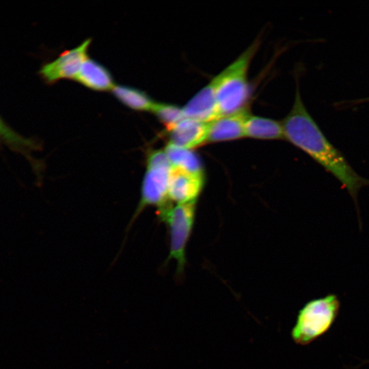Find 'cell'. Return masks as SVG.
<instances>
[{"mask_svg": "<svg viewBox=\"0 0 369 369\" xmlns=\"http://www.w3.org/2000/svg\"><path fill=\"white\" fill-rule=\"evenodd\" d=\"M245 137L258 139H284L281 122L248 114L245 122Z\"/></svg>", "mask_w": 369, "mask_h": 369, "instance_id": "12", "label": "cell"}, {"mask_svg": "<svg viewBox=\"0 0 369 369\" xmlns=\"http://www.w3.org/2000/svg\"><path fill=\"white\" fill-rule=\"evenodd\" d=\"M184 117L208 123L219 117L212 80L182 107Z\"/></svg>", "mask_w": 369, "mask_h": 369, "instance_id": "10", "label": "cell"}, {"mask_svg": "<svg viewBox=\"0 0 369 369\" xmlns=\"http://www.w3.org/2000/svg\"><path fill=\"white\" fill-rule=\"evenodd\" d=\"M259 45L256 40L212 79L219 116L247 109L251 94L247 73Z\"/></svg>", "mask_w": 369, "mask_h": 369, "instance_id": "2", "label": "cell"}, {"mask_svg": "<svg viewBox=\"0 0 369 369\" xmlns=\"http://www.w3.org/2000/svg\"><path fill=\"white\" fill-rule=\"evenodd\" d=\"M0 144L13 150L25 154L40 148V144L32 138L25 137L13 129L0 115Z\"/></svg>", "mask_w": 369, "mask_h": 369, "instance_id": "15", "label": "cell"}, {"mask_svg": "<svg viewBox=\"0 0 369 369\" xmlns=\"http://www.w3.org/2000/svg\"><path fill=\"white\" fill-rule=\"evenodd\" d=\"M284 139L299 148L334 176L357 202L359 189L369 185L343 154L327 139L305 108L296 88L292 107L282 122Z\"/></svg>", "mask_w": 369, "mask_h": 369, "instance_id": "1", "label": "cell"}, {"mask_svg": "<svg viewBox=\"0 0 369 369\" xmlns=\"http://www.w3.org/2000/svg\"><path fill=\"white\" fill-rule=\"evenodd\" d=\"M113 95L124 105L136 111H151L155 102L144 91L124 85H115Z\"/></svg>", "mask_w": 369, "mask_h": 369, "instance_id": "14", "label": "cell"}, {"mask_svg": "<svg viewBox=\"0 0 369 369\" xmlns=\"http://www.w3.org/2000/svg\"><path fill=\"white\" fill-rule=\"evenodd\" d=\"M195 201L170 204L159 209L160 218L167 223L170 232V249L168 260L177 262V274L183 272L185 264V247L193 228Z\"/></svg>", "mask_w": 369, "mask_h": 369, "instance_id": "5", "label": "cell"}, {"mask_svg": "<svg viewBox=\"0 0 369 369\" xmlns=\"http://www.w3.org/2000/svg\"><path fill=\"white\" fill-rule=\"evenodd\" d=\"M340 305L338 297L333 294L307 302L299 311L291 331L294 342L305 346L325 334L336 319Z\"/></svg>", "mask_w": 369, "mask_h": 369, "instance_id": "3", "label": "cell"}, {"mask_svg": "<svg viewBox=\"0 0 369 369\" xmlns=\"http://www.w3.org/2000/svg\"><path fill=\"white\" fill-rule=\"evenodd\" d=\"M204 182V174L191 173L172 167L168 184V198L178 204L195 201Z\"/></svg>", "mask_w": 369, "mask_h": 369, "instance_id": "7", "label": "cell"}, {"mask_svg": "<svg viewBox=\"0 0 369 369\" xmlns=\"http://www.w3.org/2000/svg\"><path fill=\"white\" fill-rule=\"evenodd\" d=\"M91 39L87 38L77 47L65 51L55 59L43 64L38 71L47 83L77 77L83 63L88 57L87 50Z\"/></svg>", "mask_w": 369, "mask_h": 369, "instance_id": "6", "label": "cell"}, {"mask_svg": "<svg viewBox=\"0 0 369 369\" xmlns=\"http://www.w3.org/2000/svg\"><path fill=\"white\" fill-rule=\"evenodd\" d=\"M164 151L172 167L191 173L204 174L201 161L198 155L191 149L168 142Z\"/></svg>", "mask_w": 369, "mask_h": 369, "instance_id": "13", "label": "cell"}, {"mask_svg": "<svg viewBox=\"0 0 369 369\" xmlns=\"http://www.w3.org/2000/svg\"><path fill=\"white\" fill-rule=\"evenodd\" d=\"M86 87L96 91H107L115 86L109 71L97 61L87 57L74 79Z\"/></svg>", "mask_w": 369, "mask_h": 369, "instance_id": "11", "label": "cell"}, {"mask_svg": "<svg viewBox=\"0 0 369 369\" xmlns=\"http://www.w3.org/2000/svg\"><path fill=\"white\" fill-rule=\"evenodd\" d=\"M151 111L165 126L166 131L184 118L182 107L173 104L155 102Z\"/></svg>", "mask_w": 369, "mask_h": 369, "instance_id": "16", "label": "cell"}, {"mask_svg": "<svg viewBox=\"0 0 369 369\" xmlns=\"http://www.w3.org/2000/svg\"><path fill=\"white\" fill-rule=\"evenodd\" d=\"M167 132L169 143L193 149L207 142L208 123L184 117Z\"/></svg>", "mask_w": 369, "mask_h": 369, "instance_id": "8", "label": "cell"}, {"mask_svg": "<svg viewBox=\"0 0 369 369\" xmlns=\"http://www.w3.org/2000/svg\"><path fill=\"white\" fill-rule=\"evenodd\" d=\"M249 114L247 109L221 115L208 123L207 142H221L245 137V122Z\"/></svg>", "mask_w": 369, "mask_h": 369, "instance_id": "9", "label": "cell"}, {"mask_svg": "<svg viewBox=\"0 0 369 369\" xmlns=\"http://www.w3.org/2000/svg\"><path fill=\"white\" fill-rule=\"evenodd\" d=\"M146 171L141 189V198L130 225L149 206L162 208L168 203V184L172 165L164 150L151 149L146 155Z\"/></svg>", "mask_w": 369, "mask_h": 369, "instance_id": "4", "label": "cell"}]
</instances>
